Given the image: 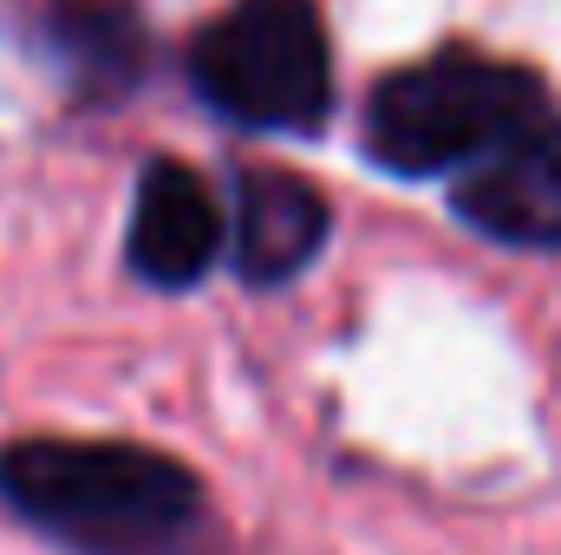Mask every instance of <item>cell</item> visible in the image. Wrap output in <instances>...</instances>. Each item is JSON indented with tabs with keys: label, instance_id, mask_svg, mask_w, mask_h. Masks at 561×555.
<instances>
[{
	"label": "cell",
	"instance_id": "277c9868",
	"mask_svg": "<svg viewBox=\"0 0 561 555\" xmlns=\"http://www.w3.org/2000/svg\"><path fill=\"white\" fill-rule=\"evenodd\" d=\"M457 216L516 249H561V118L536 105L457 170Z\"/></svg>",
	"mask_w": 561,
	"mask_h": 555
},
{
	"label": "cell",
	"instance_id": "52a82bcc",
	"mask_svg": "<svg viewBox=\"0 0 561 555\" xmlns=\"http://www.w3.org/2000/svg\"><path fill=\"white\" fill-rule=\"evenodd\" d=\"M59 46L85 79H131L138 72V20L118 0H66L59 7Z\"/></svg>",
	"mask_w": 561,
	"mask_h": 555
},
{
	"label": "cell",
	"instance_id": "3957f363",
	"mask_svg": "<svg viewBox=\"0 0 561 555\" xmlns=\"http://www.w3.org/2000/svg\"><path fill=\"white\" fill-rule=\"evenodd\" d=\"M549 105V92L496 59L477 53H437L379 79L366 105V144L399 177H457L470 157H483L516 118Z\"/></svg>",
	"mask_w": 561,
	"mask_h": 555
},
{
	"label": "cell",
	"instance_id": "8992f818",
	"mask_svg": "<svg viewBox=\"0 0 561 555\" xmlns=\"http://www.w3.org/2000/svg\"><path fill=\"white\" fill-rule=\"evenodd\" d=\"M236 269L262 287L294 281L327 242V203L307 177L287 170H249L236 190Z\"/></svg>",
	"mask_w": 561,
	"mask_h": 555
},
{
	"label": "cell",
	"instance_id": "5b68a950",
	"mask_svg": "<svg viewBox=\"0 0 561 555\" xmlns=\"http://www.w3.org/2000/svg\"><path fill=\"white\" fill-rule=\"evenodd\" d=\"M222 256V209L190 163H150L131 203V269L150 287H190Z\"/></svg>",
	"mask_w": 561,
	"mask_h": 555
},
{
	"label": "cell",
	"instance_id": "7a4b0ae2",
	"mask_svg": "<svg viewBox=\"0 0 561 555\" xmlns=\"http://www.w3.org/2000/svg\"><path fill=\"white\" fill-rule=\"evenodd\" d=\"M203 105L255 132H313L333 105V53L313 0H236L190 46Z\"/></svg>",
	"mask_w": 561,
	"mask_h": 555
},
{
	"label": "cell",
	"instance_id": "6da1fadb",
	"mask_svg": "<svg viewBox=\"0 0 561 555\" xmlns=\"http://www.w3.org/2000/svg\"><path fill=\"white\" fill-rule=\"evenodd\" d=\"M0 497L20 523L85 555H144L196 517V477L144 444L26 438L0 451Z\"/></svg>",
	"mask_w": 561,
	"mask_h": 555
}]
</instances>
